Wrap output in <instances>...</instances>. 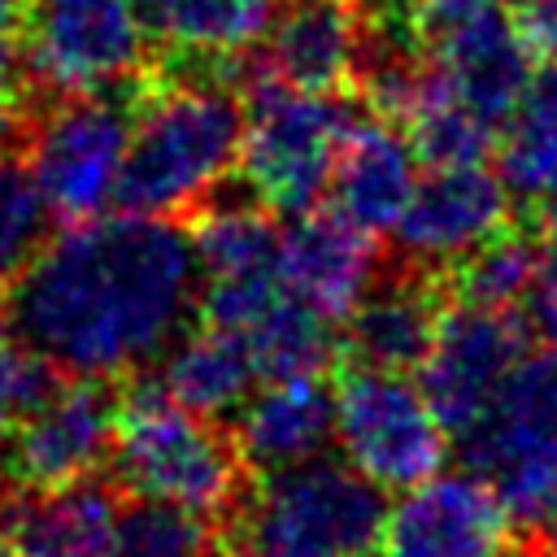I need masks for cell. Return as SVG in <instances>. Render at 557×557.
Here are the masks:
<instances>
[{"label":"cell","mask_w":557,"mask_h":557,"mask_svg":"<svg viewBox=\"0 0 557 557\" xmlns=\"http://www.w3.org/2000/svg\"><path fill=\"white\" fill-rule=\"evenodd\" d=\"M196 274L174 218H87L44 239L9 287V318L52 370L117 379L174 344L196 300Z\"/></svg>","instance_id":"6da1fadb"},{"label":"cell","mask_w":557,"mask_h":557,"mask_svg":"<svg viewBox=\"0 0 557 557\" xmlns=\"http://www.w3.org/2000/svg\"><path fill=\"white\" fill-rule=\"evenodd\" d=\"M244 135V104L213 65L148 91L131 117V148L117 183L126 213L178 218L231 174Z\"/></svg>","instance_id":"7a4b0ae2"},{"label":"cell","mask_w":557,"mask_h":557,"mask_svg":"<svg viewBox=\"0 0 557 557\" xmlns=\"http://www.w3.org/2000/svg\"><path fill=\"white\" fill-rule=\"evenodd\" d=\"M109 470L113 487L131 500H170L222 522L244 496L248 466L213 418L183 409L161 383L135 379L117 396Z\"/></svg>","instance_id":"3957f363"},{"label":"cell","mask_w":557,"mask_h":557,"mask_svg":"<svg viewBox=\"0 0 557 557\" xmlns=\"http://www.w3.org/2000/svg\"><path fill=\"white\" fill-rule=\"evenodd\" d=\"M383 492L348 461H305L239 496L222 531L231 557H361L383 527Z\"/></svg>","instance_id":"277c9868"},{"label":"cell","mask_w":557,"mask_h":557,"mask_svg":"<svg viewBox=\"0 0 557 557\" xmlns=\"http://www.w3.org/2000/svg\"><path fill=\"white\" fill-rule=\"evenodd\" d=\"M461 444L509 522L557 544V352H527Z\"/></svg>","instance_id":"5b68a950"},{"label":"cell","mask_w":557,"mask_h":557,"mask_svg":"<svg viewBox=\"0 0 557 557\" xmlns=\"http://www.w3.org/2000/svg\"><path fill=\"white\" fill-rule=\"evenodd\" d=\"M348 126L352 113L335 91H300L261 74L244 109L235 157L248 191L274 213H309L331 183Z\"/></svg>","instance_id":"8992f818"},{"label":"cell","mask_w":557,"mask_h":557,"mask_svg":"<svg viewBox=\"0 0 557 557\" xmlns=\"http://www.w3.org/2000/svg\"><path fill=\"white\" fill-rule=\"evenodd\" d=\"M139 0H22V65L48 96H96L148 61Z\"/></svg>","instance_id":"52a82bcc"},{"label":"cell","mask_w":557,"mask_h":557,"mask_svg":"<svg viewBox=\"0 0 557 557\" xmlns=\"http://www.w3.org/2000/svg\"><path fill=\"white\" fill-rule=\"evenodd\" d=\"M335 444L379 492H405L444 466L448 426L405 370L357 366L335 387Z\"/></svg>","instance_id":"ba28073f"},{"label":"cell","mask_w":557,"mask_h":557,"mask_svg":"<svg viewBox=\"0 0 557 557\" xmlns=\"http://www.w3.org/2000/svg\"><path fill=\"white\" fill-rule=\"evenodd\" d=\"M135 109L113 91L61 96L26 139V170L44 209L61 222L100 218L117 200Z\"/></svg>","instance_id":"9c48e42d"},{"label":"cell","mask_w":557,"mask_h":557,"mask_svg":"<svg viewBox=\"0 0 557 557\" xmlns=\"http://www.w3.org/2000/svg\"><path fill=\"white\" fill-rule=\"evenodd\" d=\"M527 352V322L513 309L457 300L440 313L431 348L418 361V387L431 400L435 418L453 435H466L492 409Z\"/></svg>","instance_id":"30bf717a"},{"label":"cell","mask_w":557,"mask_h":557,"mask_svg":"<svg viewBox=\"0 0 557 557\" xmlns=\"http://www.w3.org/2000/svg\"><path fill=\"white\" fill-rule=\"evenodd\" d=\"M117 396L104 379H57L52 392L0 440V474L17 487H65L87 479L113 444Z\"/></svg>","instance_id":"8fae6325"},{"label":"cell","mask_w":557,"mask_h":557,"mask_svg":"<svg viewBox=\"0 0 557 557\" xmlns=\"http://www.w3.org/2000/svg\"><path fill=\"white\" fill-rule=\"evenodd\" d=\"M379 544L383 557H509V513L474 470H435L387 505Z\"/></svg>","instance_id":"7c38bea8"},{"label":"cell","mask_w":557,"mask_h":557,"mask_svg":"<svg viewBox=\"0 0 557 557\" xmlns=\"http://www.w3.org/2000/svg\"><path fill=\"white\" fill-rule=\"evenodd\" d=\"M509 222V187L483 161L431 165L418 178L400 222L392 226L400 252L413 261H461Z\"/></svg>","instance_id":"4fadbf2b"},{"label":"cell","mask_w":557,"mask_h":557,"mask_svg":"<svg viewBox=\"0 0 557 557\" xmlns=\"http://www.w3.org/2000/svg\"><path fill=\"white\" fill-rule=\"evenodd\" d=\"M122 492L104 479L17 487L0 474V531L17 557H117Z\"/></svg>","instance_id":"5bb4252c"},{"label":"cell","mask_w":557,"mask_h":557,"mask_svg":"<svg viewBox=\"0 0 557 557\" xmlns=\"http://www.w3.org/2000/svg\"><path fill=\"white\" fill-rule=\"evenodd\" d=\"M283 287L331 322H344L379 278L374 235L331 213H296L278 235Z\"/></svg>","instance_id":"9a60e30c"},{"label":"cell","mask_w":557,"mask_h":557,"mask_svg":"<svg viewBox=\"0 0 557 557\" xmlns=\"http://www.w3.org/2000/svg\"><path fill=\"white\" fill-rule=\"evenodd\" d=\"M335 435V392L318 374L270 379L261 392H248L235 422V448L248 470L274 474L322 457Z\"/></svg>","instance_id":"2e32d148"},{"label":"cell","mask_w":557,"mask_h":557,"mask_svg":"<svg viewBox=\"0 0 557 557\" xmlns=\"http://www.w3.org/2000/svg\"><path fill=\"white\" fill-rule=\"evenodd\" d=\"M366 52L357 0H296L274 13L261 74L300 91H339Z\"/></svg>","instance_id":"e0dca14e"},{"label":"cell","mask_w":557,"mask_h":557,"mask_svg":"<svg viewBox=\"0 0 557 557\" xmlns=\"http://www.w3.org/2000/svg\"><path fill=\"white\" fill-rule=\"evenodd\" d=\"M426 48H431L435 74L453 87V96L466 100L492 126L505 122V113L513 109V100L531 78V52L505 9L479 13L435 35Z\"/></svg>","instance_id":"ac0fdd59"},{"label":"cell","mask_w":557,"mask_h":557,"mask_svg":"<svg viewBox=\"0 0 557 557\" xmlns=\"http://www.w3.org/2000/svg\"><path fill=\"white\" fill-rule=\"evenodd\" d=\"M413 187L418 152L409 135L392 131L387 122H352L326 183L331 209L366 235H383L400 222Z\"/></svg>","instance_id":"d6986e66"},{"label":"cell","mask_w":557,"mask_h":557,"mask_svg":"<svg viewBox=\"0 0 557 557\" xmlns=\"http://www.w3.org/2000/svg\"><path fill=\"white\" fill-rule=\"evenodd\" d=\"M435 292L418 278H392L383 287H370L357 309L344 318L348 335L344 348L357 366L370 370H409L426 357L431 335L440 326Z\"/></svg>","instance_id":"ffe728a7"},{"label":"cell","mask_w":557,"mask_h":557,"mask_svg":"<svg viewBox=\"0 0 557 557\" xmlns=\"http://www.w3.org/2000/svg\"><path fill=\"white\" fill-rule=\"evenodd\" d=\"M148 35L178 57L222 65L257 48L278 13V0H139Z\"/></svg>","instance_id":"44dd1931"},{"label":"cell","mask_w":557,"mask_h":557,"mask_svg":"<svg viewBox=\"0 0 557 557\" xmlns=\"http://www.w3.org/2000/svg\"><path fill=\"white\" fill-rule=\"evenodd\" d=\"M257 366L248 344L235 331L222 326H200L187 335H174V344L165 348V366H161V387L191 413L200 418H226L235 413L252 383H257Z\"/></svg>","instance_id":"7402d4cb"},{"label":"cell","mask_w":557,"mask_h":557,"mask_svg":"<svg viewBox=\"0 0 557 557\" xmlns=\"http://www.w3.org/2000/svg\"><path fill=\"white\" fill-rule=\"evenodd\" d=\"M500 178L527 200H557V61L531 70L522 96L505 113Z\"/></svg>","instance_id":"603a6c76"},{"label":"cell","mask_w":557,"mask_h":557,"mask_svg":"<svg viewBox=\"0 0 557 557\" xmlns=\"http://www.w3.org/2000/svg\"><path fill=\"white\" fill-rule=\"evenodd\" d=\"M191 257L205 278L257 274L278 265V231L261 200H222L196 213L191 222Z\"/></svg>","instance_id":"cb8c5ba5"},{"label":"cell","mask_w":557,"mask_h":557,"mask_svg":"<svg viewBox=\"0 0 557 557\" xmlns=\"http://www.w3.org/2000/svg\"><path fill=\"white\" fill-rule=\"evenodd\" d=\"M400 122L409 126V144H413L418 161H426V165L483 161V152L492 144V122L479 117L466 100H457L431 61L422 65L418 91H413L409 109L400 113Z\"/></svg>","instance_id":"d4e9b609"},{"label":"cell","mask_w":557,"mask_h":557,"mask_svg":"<svg viewBox=\"0 0 557 557\" xmlns=\"http://www.w3.org/2000/svg\"><path fill=\"white\" fill-rule=\"evenodd\" d=\"M252 352V366L261 379H292V374H318L335 357V322L283 292L244 335Z\"/></svg>","instance_id":"484cf974"},{"label":"cell","mask_w":557,"mask_h":557,"mask_svg":"<svg viewBox=\"0 0 557 557\" xmlns=\"http://www.w3.org/2000/svg\"><path fill=\"white\" fill-rule=\"evenodd\" d=\"M540 270H544L540 244H531L527 235L500 231L474 252H466L461 261H453V287H457V300L513 309L535 292Z\"/></svg>","instance_id":"4316f807"},{"label":"cell","mask_w":557,"mask_h":557,"mask_svg":"<svg viewBox=\"0 0 557 557\" xmlns=\"http://www.w3.org/2000/svg\"><path fill=\"white\" fill-rule=\"evenodd\" d=\"M218 544V522L170 500H135L117 513V557H213Z\"/></svg>","instance_id":"83f0119b"},{"label":"cell","mask_w":557,"mask_h":557,"mask_svg":"<svg viewBox=\"0 0 557 557\" xmlns=\"http://www.w3.org/2000/svg\"><path fill=\"white\" fill-rule=\"evenodd\" d=\"M44 231L48 209L30 183V170L0 152V292H9L35 261V252L44 248Z\"/></svg>","instance_id":"f1b7e54d"},{"label":"cell","mask_w":557,"mask_h":557,"mask_svg":"<svg viewBox=\"0 0 557 557\" xmlns=\"http://www.w3.org/2000/svg\"><path fill=\"white\" fill-rule=\"evenodd\" d=\"M57 383V370L26 344L9 313H0V435L22 422Z\"/></svg>","instance_id":"f546056e"},{"label":"cell","mask_w":557,"mask_h":557,"mask_svg":"<svg viewBox=\"0 0 557 557\" xmlns=\"http://www.w3.org/2000/svg\"><path fill=\"white\" fill-rule=\"evenodd\" d=\"M17 65H22V0H0V148L22 131L17 113Z\"/></svg>","instance_id":"4dcf8cb0"},{"label":"cell","mask_w":557,"mask_h":557,"mask_svg":"<svg viewBox=\"0 0 557 557\" xmlns=\"http://www.w3.org/2000/svg\"><path fill=\"white\" fill-rule=\"evenodd\" d=\"M513 26L531 57L557 61V0H522Z\"/></svg>","instance_id":"1f68e13d"},{"label":"cell","mask_w":557,"mask_h":557,"mask_svg":"<svg viewBox=\"0 0 557 557\" xmlns=\"http://www.w3.org/2000/svg\"><path fill=\"white\" fill-rule=\"evenodd\" d=\"M531 300H535V322H540L544 339H548L553 352H557V270H548V265L540 270V283H535Z\"/></svg>","instance_id":"d6a6232c"},{"label":"cell","mask_w":557,"mask_h":557,"mask_svg":"<svg viewBox=\"0 0 557 557\" xmlns=\"http://www.w3.org/2000/svg\"><path fill=\"white\" fill-rule=\"evenodd\" d=\"M540 257L548 270H557V205H548V218H544V231H540Z\"/></svg>","instance_id":"836d02e7"},{"label":"cell","mask_w":557,"mask_h":557,"mask_svg":"<svg viewBox=\"0 0 557 557\" xmlns=\"http://www.w3.org/2000/svg\"><path fill=\"white\" fill-rule=\"evenodd\" d=\"M405 4H413V0H383V9H387L392 17H400V13H405Z\"/></svg>","instance_id":"e575fe53"},{"label":"cell","mask_w":557,"mask_h":557,"mask_svg":"<svg viewBox=\"0 0 557 557\" xmlns=\"http://www.w3.org/2000/svg\"><path fill=\"white\" fill-rule=\"evenodd\" d=\"M0 557H17V553H0Z\"/></svg>","instance_id":"d590c367"},{"label":"cell","mask_w":557,"mask_h":557,"mask_svg":"<svg viewBox=\"0 0 557 557\" xmlns=\"http://www.w3.org/2000/svg\"><path fill=\"white\" fill-rule=\"evenodd\" d=\"M361 557H366V553H361Z\"/></svg>","instance_id":"8d00e7d4"},{"label":"cell","mask_w":557,"mask_h":557,"mask_svg":"<svg viewBox=\"0 0 557 557\" xmlns=\"http://www.w3.org/2000/svg\"><path fill=\"white\" fill-rule=\"evenodd\" d=\"M222 557H226V553H222Z\"/></svg>","instance_id":"74e56055"}]
</instances>
